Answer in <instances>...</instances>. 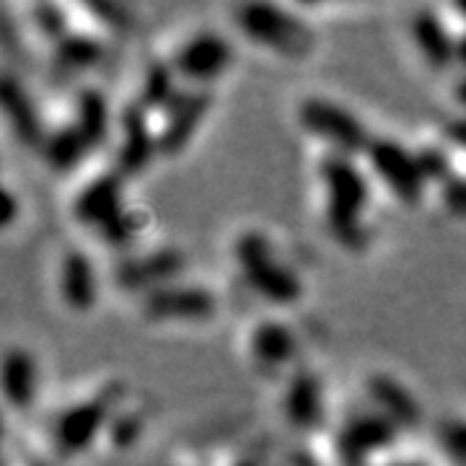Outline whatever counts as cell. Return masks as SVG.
Instances as JSON below:
<instances>
[{"label":"cell","instance_id":"5","mask_svg":"<svg viewBox=\"0 0 466 466\" xmlns=\"http://www.w3.org/2000/svg\"><path fill=\"white\" fill-rule=\"evenodd\" d=\"M296 116L306 133L332 146V153H345V156L366 153L368 143L373 140L360 116L324 96H306L299 104Z\"/></svg>","mask_w":466,"mask_h":466},{"label":"cell","instance_id":"8","mask_svg":"<svg viewBox=\"0 0 466 466\" xmlns=\"http://www.w3.org/2000/svg\"><path fill=\"white\" fill-rule=\"evenodd\" d=\"M140 309L150 321H205L216 314L218 299L205 285L168 283L146 293Z\"/></svg>","mask_w":466,"mask_h":466},{"label":"cell","instance_id":"10","mask_svg":"<svg viewBox=\"0 0 466 466\" xmlns=\"http://www.w3.org/2000/svg\"><path fill=\"white\" fill-rule=\"evenodd\" d=\"M148 109L135 99L119 112V146L115 150V168L127 179L148 168L158 153V133L148 127Z\"/></svg>","mask_w":466,"mask_h":466},{"label":"cell","instance_id":"29","mask_svg":"<svg viewBox=\"0 0 466 466\" xmlns=\"http://www.w3.org/2000/svg\"><path fill=\"white\" fill-rule=\"evenodd\" d=\"M441 446L451 459L466 464V420H449L441 425Z\"/></svg>","mask_w":466,"mask_h":466},{"label":"cell","instance_id":"37","mask_svg":"<svg viewBox=\"0 0 466 466\" xmlns=\"http://www.w3.org/2000/svg\"><path fill=\"white\" fill-rule=\"evenodd\" d=\"M389 466H425L422 461H397V464H389Z\"/></svg>","mask_w":466,"mask_h":466},{"label":"cell","instance_id":"16","mask_svg":"<svg viewBox=\"0 0 466 466\" xmlns=\"http://www.w3.org/2000/svg\"><path fill=\"white\" fill-rule=\"evenodd\" d=\"M0 101H3V115L18 140L29 148H42L45 135H47V130L42 127V116L36 112L32 96L26 94V88L18 84V78H14L11 73L3 76Z\"/></svg>","mask_w":466,"mask_h":466},{"label":"cell","instance_id":"39","mask_svg":"<svg viewBox=\"0 0 466 466\" xmlns=\"http://www.w3.org/2000/svg\"><path fill=\"white\" fill-rule=\"evenodd\" d=\"M456 11H459L461 16H466V3H459V5H456Z\"/></svg>","mask_w":466,"mask_h":466},{"label":"cell","instance_id":"28","mask_svg":"<svg viewBox=\"0 0 466 466\" xmlns=\"http://www.w3.org/2000/svg\"><path fill=\"white\" fill-rule=\"evenodd\" d=\"M106 433H109V441L115 443L116 449H130L143 433V422L135 412H119V415L109 420Z\"/></svg>","mask_w":466,"mask_h":466},{"label":"cell","instance_id":"30","mask_svg":"<svg viewBox=\"0 0 466 466\" xmlns=\"http://www.w3.org/2000/svg\"><path fill=\"white\" fill-rule=\"evenodd\" d=\"M88 11L96 14L106 26L119 29V32H125V29L133 26V14L125 5H119V3H109V0L106 3H88Z\"/></svg>","mask_w":466,"mask_h":466},{"label":"cell","instance_id":"17","mask_svg":"<svg viewBox=\"0 0 466 466\" xmlns=\"http://www.w3.org/2000/svg\"><path fill=\"white\" fill-rule=\"evenodd\" d=\"M410 34L417 50L433 70H449L456 63V36L433 8H420L410 18Z\"/></svg>","mask_w":466,"mask_h":466},{"label":"cell","instance_id":"18","mask_svg":"<svg viewBox=\"0 0 466 466\" xmlns=\"http://www.w3.org/2000/svg\"><path fill=\"white\" fill-rule=\"evenodd\" d=\"M57 288L60 299L67 309L73 311H88L96 303V269L91 257L81 249H67L60 259V272H57Z\"/></svg>","mask_w":466,"mask_h":466},{"label":"cell","instance_id":"34","mask_svg":"<svg viewBox=\"0 0 466 466\" xmlns=\"http://www.w3.org/2000/svg\"><path fill=\"white\" fill-rule=\"evenodd\" d=\"M456 66L466 70V29L456 36Z\"/></svg>","mask_w":466,"mask_h":466},{"label":"cell","instance_id":"3","mask_svg":"<svg viewBox=\"0 0 466 466\" xmlns=\"http://www.w3.org/2000/svg\"><path fill=\"white\" fill-rule=\"evenodd\" d=\"M236 26L254 45L285 55L303 57L314 45V32L290 8L278 3H244L233 11Z\"/></svg>","mask_w":466,"mask_h":466},{"label":"cell","instance_id":"25","mask_svg":"<svg viewBox=\"0 0 466 466\" xmlns=\"http://www.w3.org/2000/svg\"><path fill=\"white\" fill-rule=\"evenodd\" d=\"M415 156L417 164H420V171H422V177H425V182H438L441 187H446V184L456 177V174H453V164H451V156L446 153V148L428 143V146L417 148Z\"/></svg>","mask_w":466,"mask_h":466},{"label":"cell","instance_id":"21","mask_svg":"<svg viewBox=\"0 0 466 466\" xmlns=\"http://www.w3.org/2000/svg\"><path fill=\"white\" fill-rule=\"evenodd\" d=\"M36 363L29 350L11 348L3 355V394L11 407H32L36 400Z\"/></svg>","mask_w":466,"mask_h":466},{"label":"cell","instance_id":"36","mask_svg":"<svg viewBox=\"0 0 466 466\" xmlns=\"http://www.w3.org/2000/svg\"><path fill=\"white\" fill-rule=\"evenodd\" d=\"M290 466H319L309 453H293V459H290Z\"/></svg>","mask_w":466,"mask_h":466},{"label":"cell","instance_id":"31","mask_svg":"<svg viewBox=\"0 0 466 466\" xmlns=\"http://www.w3.org/2000/svg\"><path fill=\"white\" fill-rule=\"evenodd\" d=\"M441 198L451 216L466 218V177H453L446 187H441Z\"/></svg>","mask_w":466,"mask_h":466},{"label":"cell","instance_id":"24","mask_svg":"<svg viewBox=\"0 0 466 466\" xmlns=\"http://www.w3.org/2000/svg\"><path fill=\"white\" fill-rule=\"evenodd\" d=\"M177 70L167 60H153L146 73H143V84H140V96L137 101L146 109H168L182 91H177L174 84Z\"/></svg>","mask_w":466,"mask_h":466},{"label":"cell","instance_id":"19","mask_svg":"<svg viewBox=\"0 0 466 466\" xmlns=\"http://www.w3.org/2000/svg\"><path fill=\"white\" fill-rule=\"evenodd\" d=\"M249 352L262 368L278 370V368L288 366L296 358L299 339H296V332L283 321L262 319V321L254 324V329L249 334Z\"/></svg>","mask_w":466,"mask_h":466},{"label":"cell","instance_id":"22","mask_svg":"<svg viewBox=\"0 0 466 466\" xmlns=\"http://www.w3.org/2000/svg\"><path fill=\"white\" fill-rule=\"evenodd\" d=\"M39 150H42V156H45V161L52 171L67 174V171L81 167L86 156L94 148L84 137V133L73 122H67V125H60V127H55L45 135V143Z\"/></svg>","mask_w":466,"mask_h":466},{"label":"cell","instance_id":"2","mask_svg":"<svg viewBox=\"0 0 466 466\" xmlns=\"http://www.w3.org/2000/svg\"><path fill=\"white\" fill-rule=\"evenodd\" d=\"M233 257L247 285L259 299L275 306H290L303 296L300 278L272 254V241L262 231L249 228L241 233L233 244Z\"/></svg>","mask_w":466,"mask_h":466},{"label":"cell","instance_id":"14","mask_svg":"<svg viewBox=\"0 0 466 466\" xmlns=\"http://www.w3.org/2000/svg\"><path fill=\"white\" fill-rule=\"evenodd\" d=\"M283 415L296 431H317L324 422V386L314 370L300 368L290 376L283 394Z\"/></svg>","mask_w":466,"mask_h":466},{"label":"cell","instance_id":"7","mask_svg":"<svg viewBox=\"0 0 466 466\" xmlns=\"http://www.w3.org/2000/svg\"><path fill=\"white\" fill-rule=\"evenodd\" d=\"M400 438V428L381 412L368 410L350 415L334 438V451L342 466H366L376 453L391 449Z\"/></svg>","mask_w":466,"mask_h":466},{"label":"cell","instance_id":"23","mask_svg":"<svg viewBox=\"0 0 466 466\" xmlns=\"http://www.w3.org/2000/svg\"><path fill=\"white\" fill-rule=\"evenodd\" d=\"M104 60V42L88 32H70L52 45V66L63 73H84Z\"/></svg>","mask_w":466,"mask_h":466},{"label":"cell","instance_id":"35","mask_svg":"<svg viewBox=\"0 0 466 466\" xmlns=\"http://www.w3.org/2000/svg\"><path fill=\"white\" fill-rule=\"evenodd\" d=\"M453 99L459 101V104L466 109V70L459 76V81L453 84Z\"/></svg>","mask_w":466,"mask_h":466},{"label":"cell","instance_id":"40","mask_svg":"<svg viewBox=\"0 0 466 466\" xmlns=\"http://www.w3.org/2000/svg\"><path fill=\"white\" fill-rule=\"evenodd\" d=\"M32 466H50V464H45V461H34Z\"/></svg>","mask_w":466,"mask_h":466},{"label":"cell","instance_id":"20","mask_svg":"<svg viewBox=\"0 0 466 466\" xmlns=\"http://www.w3.org/2000/svg\"><path fill=\"white\" fill-rule=\"evenodd\" d=\"M73 125L84 133L91 148H101L112 135V112L104 91L96 86L78 88L73 101Z\"/></svg>","mask_w":466,"mask_h":466},{"label":"cell","instance_id":"13","mask_svg":"<svg viewBox=\"0 0 466 466\" xmlns=\"http://www.w3.org/2000/svg\"><path fill=\"white\" fill-rule=\"evenodd\" d=\"M210 104H213V94L208 88L182 91L167 109L164 127L158 130V153H164V156L182 153L187 143L198 133L202 116L210 112Z\"/></svg>","mask_w":466,"mask_h":466},{"label":"cell","instance_id":"11","mask_svg":"<svg viewBox=\"0 0 466 466\" xmlns=\"http://www.w3.org/2000/svg\"><path fill=\"white\" fill-rule=\"evenodd\" d=\"M125 208V177L116 168L96 174L73 198V218L94 231H101Z\"/></svg>","mask_w":466,"mask_h":466},{"label":"cell","instance_id":"26","mask_svg":"<svg viewBox=\"0 0 466 466\" xmlns=\"http://www.w3.org/2000/svg\"><path fill=\"white\" fill-rule=\"evenodd\" d=\"M140 226H143L140 216H137L135 210H130V208H125L122 213H116V216L96 233L101 236V241H106L109 247L122 249V247L133 244V238L140 233Z\"/></svg>","mask_w":466,"mask_h":466},{"label":"cell","instance_id":"12","mask_svg":"<svg viewBox=\"0 0 466 466\" xmlns=\"http://www.w3.org/2000/svg\"><path fill=\"white\" fill-rule=\"evenodd\" d=\"M184 262L187 259L177 247H161V249L119 262L115 269V280L122 290L146 296L161 285L174 283L177 275L184 269Z\"/></svg>","mask_w":466,"mask_h":466},{"label":"cell","instance_id":"32","mask_svg":"<svg viewBox=\"0 0 466 466\" xmlns=\"http://www.w3.org/2000/svg\"><path fill=\"white\" fill-rule=\"evenodd\" d=\"M446 137L466 148V116H459V119L446 122Z\"/></svg>","mask_w":466,"mask_h":466},{"label":"cell","instance_id":"38","mask_svg":"<svg viewBox=\"0 0 466 466\" xmlns=\"http://www.w3.org/2000/svg\"><path fill=\"white\" fill-rule=\"evenodd\" d=\"M236 466H257V464H254V459H244V461H238Z\"/></svg>","mask_w":466,"mask_h":466},{"label":"cell","instance_id":"6","mask_svg":"<svg viewBox=\"0 0 466 466\" xmlns=\"http://www.w3.org/2000/svg\"><path fill=\"white\" fill-rule=\"evenodd\" d=\"M366 158L370 171L386 184V189L404 205H417L425 195V177L420 171L415 150L400 140L379 135L368 143Z\"/></svg>","mask_w":466,"mask_h":466},{"label":"cell","instance_id":"9","mask_svg":"<svg viewBox=\"0 0 466 466\" xmlns=\"http://www.w3.org/2000/svg\"><path fill=\"white\" fill-rule=\"evenodd\" d=\"M231 60V42L223 34L205 29L184 39L174 50L171 66L177 70V76L189 84H210L228 70Z\"/></svg>","mask_w":466,"mask_h":466},{"label":"cell","instance_id":"27","mask_svg":"<svg viewBox=\"0 0 466 466\" xmlns=\"http://www.w3.org/2000/svg\"><path fill=\"white\" fill-rule=\"evenodd\" d=\"M32 21L36 26V32L42 36H47L52 45L60 42L66 34H70L73 29L67 26V16L66 11L55 3H42V5H34L32 8Z\"/></svg>","mask_w":466,"mask_h":466},{"label":"cell","instance_id":"33","mask_svg":"<svg viewBox=\"0 0 466 466\" xmlns=\"http://www.w3.org/2000/svg\"><path fill=\"white\" fill-rule=\"evenodd\" d=\"M16 213H18L16 198H14V192L5 187V189H3V216H0L3 226H11V223H14V218H16Z\"/></svg>","mask_w":466,"mask_h":466},{"label":"cell","instance_id":"4","mask_svg":"<svg viewBox=\"0 0 466 466\" xmlns=\"http://www.w3.org/2000/svg\"><path fill=\"white\" fill-rule=\"evenodd\" d=\"M119 383H106L94 397L67 404L60 415L52 422V443L57 453L76 456L86 451L101 431H106L109 420L115 417V404L119 397Z\"/></svg>","mask_w":466,"mask_h":466},{"label":"cell","instance_id":"15","mask_svg":"<svg viewBox=\"0 0 466 466\" xmlns=\"http://www.w3.org/2000/svg\"><path fill=\"white\" fill-rule=\"evenodd\" d=\"M366 394L373 404V410L389 417L400 431L420 425V417H422L420 401L400 379L381 373V370L370 373L366 379Z\"/></svg>","mask_w":466,"mask_h":466},{"label":"cell","instance_id":"1","mask_svg":"<svg viewBox=\"0 0 466 466\" xmlns=\"http://www.w3.org/2000/svg\"><path fill=\"white\" fill-rule=\"evenodd\" d=\"M319 179L324 184V220L327 231L345 249H363L368 233L363 213L370 202V184L363 168L345 153H327L319 161Z\"/></svg>","mask_w":466,"mask_h":466}]
</instances>
